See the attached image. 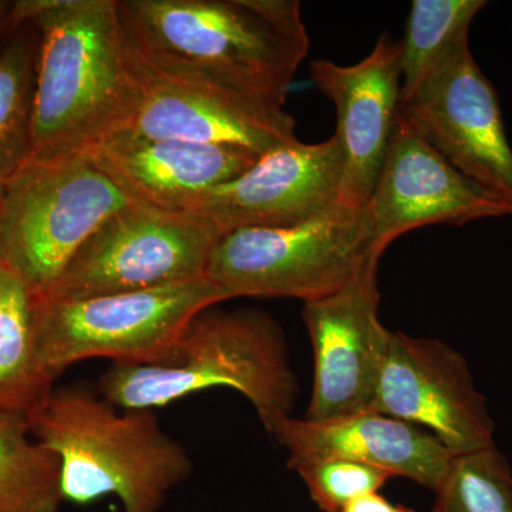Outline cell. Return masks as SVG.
Listing matches in <instances>:
<instances>
[{
	"label": "cell",
	"instance_id": "obj_13",
	"mask_svg": "<svg viewBox=\"0 0 512 512\" xmlns=\"http://www.w3.org/2000/svg\"><path fill=\"white\" fill-rule=\"evenodd\" d=\"M343 161L338 137L272 148L244 174L202 195L190 212L222 234L303 224L340 205Z\"/></svg>",
	"mask_w": 512,
	"mask_h": 512
},
{
	"label": "cell",
	"instance_id": "obj_3",
	"mask_svg": "<svg viewBox=\"0 0 512 512\" xmlns=\"http://www.w3.org/2000/svg\"><path fill=\"white\" fill-rule=\"evenodd\" d=\"M29 429L59 460L63 501L119 498L121 512H157L192 464L151 410H124L89 387H53L28 414Z\"/></svg>",
	"mask_w": 512,
	"mask_h": 512
},
{
	"label": "cell",
	"instance_id": "obj_21",
	"mask_svg": "<svg viewBox=\"0 0 512 512\" xmlns=\"http://www.w3.org/2000/svg\"><path fill=\"white\" fill-rule=\"evenodd\" d=\"M39 33L20 26L0 46V190L32 156V109Z\"/></svg>",
	"mask_w": 512,
	"mask_h": 512
},
{
	"label": "cell",
	"instance_id": "obj_2",
	"mask_svg": "<svg viewBox=\"0 0 512 512\" xmlns=\"http://www.w3.org/2000/svg\"><path fill=\"white\" fill-rule=\"evenodd\" d=\"M39 33L32 158L86 153L126 126L137 79L117 0L13 2L9 33Z\"/></svg>",
	"mask_w": 512,
	"mask_h": 512
},
{
	"label": "cell",
	"instance_id": "obj_16",
	"mask_svg": "<svg viewBox=\"0 0 512 512\" xmlns=\"http://www.w3.org/2000/svg\"><path fill=\"white\" fill-rule=\"evenodd\" d=\"M261 421L289 451L288 467L313 460L353 461L436 493L456 457L427 431L376 410L323 421L269 414Z\"/></svg>",
	"mask_w": 512,
	"mask_h": 512
},
{
	"label": "cell",
	"instance_id": "obj_9",
	"mask_svg": "<svg viewBox=\"0 0 512 512\" xmlns=\"http://www.w3.org/2000/svg\"><path fill=\"white\" fill-rule=\"evenodd\" d=\"M362 214L373 249L382 256L394 239L413 229L507 217L512 208L456 170L397 114Z\"/></svg>",
	"mask_w": 512,
	"mask_h": 512
},
{
	"label": "cell",
	"instance_id": "obj_23",
	"mask_svg": "<svg viewBox=\"0 0 512 512\" xmlns=\"http://www.w3.org/2000/svg\"><path fill=\"white\" fill-rule=\"evenodd\" d=\"M311 498L323 512H340L356 498L379 493L392 474L346 460H313L293 464Z\"/></svg>",
	"mask_w": 512,
	"mask_h": 512
},
{
	"label": "cell",
	"instance_id": "obj_20",
	"mask_svg": "<svg viewBox=\"0 0 512 512\" xmlns=\"http://www.w3.org/2000/svg\"><path fill=\"white\" fill-rule=\"evenodd\" d=\"M59 460L33 440L28 417L0 410V512H57Z\"/></svg>",
	"mask_w": 512,
	"mask_h": 512
},
{
	"label": "cell",
	"instance_id": "obj_8",
	"mask_svg": "<svg viewBox=\"0 0 512 512\" xmlns=\"http://www.w3.org/2000/svg\"><path fill=\"white\" fill-rule=\"evenodd\" d=\"M222 235L194 212L163 211L134 202L107 218L53 288L39 296L77 301L205 278Z\"/></svg>",
	"mask_w": 512,
	"mask_h": 512
},
{
	"label": "cell",
	"instance_id": "obj_26",
	"mask_svg": "<svg viewBox=\"0 0 512 512\" xmlns=\"http://www.w3.org/2000/svg\"><path fill=\"white\" fill-rule=\"evenodd\" d=\"M3 239H5V190H0V265H3Z\"/></svg>",
	"mask_w": 512,
	"mask_h": 512
},
{
	"label": "cell",
	"instance_id": "obj_4",
	"mask_svg": "<svg viewBox=\"0 0 512 512\" xmlns=\"http://www.w3.org/2000/svg\"><path fill=\"white\" fill-rule=\"evenodd\" d=\"M231 387L247 397L259 419L291 414L299 383L281 326L258 309H204L188 323L165 365L113 363L100 393L123 410L164 407L190 394Z\"/></svg>",
	"mask_w": 512,
	"mask_h": 512
},
{
	"label": "cell",
	"instance_id": "obj_22",
	"mask_svg": "<svg viewBox=\"0 0 512 512\" xmlns=\"http://www.w3.org/2000/svg\"><path fill=\"white\" fill-rule=\"evenodd\" d=\"M433 512H512V471L495 444L454 457Z\"/></svg>",
	"mask_w": 512,
	"mask_h": 512
},
{
	"label": "cell",
	"instance_id": "obj_14",
	"mask_svg": "<svg viewBox=\"0 0 512 512\" xmlns=\"http://www.w3.org/2000/svg\"><path fill=\"white\" fill-rule=\"evenodd\" d=\"M131 57L137 101L117 133L239 148L258 157L298 138L296 121L284 106L177 82L148 69L133 50Z\"/></svg>",
	"mask_w": 512,
	"mask_h": 512
},
{
	"label": "cell",
	"instance_id": "obj_17",
	"mask_svg": "<svg viewBox=\"0 0 512 512\" xmlns=\"http://www.w3.org/2000/svg\"><path fill=\"white\" fill-rule=\"evenodd\" d=\"M136 204L190 212L202 195L244 174L258 156L239 148L114 133L86 151Z\"/></svg>",
	"mask_w": 512,
	"mask_h": 512
},
{
	"label": "cell",
	"instance_id": "obj_19",
	"mask_svg": "<svg viewBox=\"0 0 512 512\" xmlns=\"http://www.w3.org/2000/svg\"><path fill=\"white\" fill-rule=\"evenodd\" d=\"M53 387L37 369L32 296L0 265V410L28 414Z\"/></svg>",
	"mask_w": 512,
	"mask_h": 512
},
{
	"label": "cell",
	"instance_id": "obj_15",
	"mask_svg": "<svg viewBox=\"0 0 512 512\" xmlns=\"http://www.w3.org/2000/svg\"><path fill=\"white\" fill-rule=\"evenodd\" d=\"M402 40L383 33L359 63L342 66L330 60L311 63L316 89L333 101L343 171L340 205L365 207L382 168L402 93Z\"/></svg>",
	"mask_w": 512,
	"mask_h": 512
},
{
	"label": "cell",
	"instance_id": "obj_6",
	"mask_svg": "<svg viewBox=\"0 0 512 512\" xmlns=\"http://www.w3.org/2000/svg\"><path fill=\"white\" fill-rule=\"evenodd\" d=\"M362 210L338 207L303 224L237 229L222 235L205 278L225 299L241 296L318 301L379 265Z\"/></svg>",
	"mask_w": 512,
	"mask_h": 512
},
{
	"label": "cell",
	"instance_id": "obj_24",
	"mask_svg": "<svg viewBox=\"0 0 512 512\" xmlns=\"http://www.w3.org/2000/svg\"><path fill=\"white\" fill-rule=\"evenodd\" d=\"M340 512H417L404 505L394 504L379 493L363 495L346 505Z\"/></svg>",
	"mask_w": 512,
	"mask_h": 512
},
{
	"label": "cell",
	"instance_id": "obj_12",
	"mask_svg": "<svg viewBox=\"0 0 512 512\" xmlns=\"http://www.w3.org/2000/svg\"><path fill=\"white\" fill-rule=\"evenodd\" d=\"M377 268L318 301L302 318L313 348V387L305 419H340L373 410L390 330L379 319Z\"/></svg>",
	"mask_w": 512,
	"mask_h": 512
},
{
	"label": "cell",
	"instance_id": "obj_5",
	"mask_svg": "<svg viewBox=\"0 0 512 512\" xmlns=\"http://www.w3.org/2000/svg\"><path fill=\"white\" fill-rule=\"evenodd\" d=\"M224 301L207 278L77 301L36 296L32 323L37 369L55 384L67 367L94 357L124 365H165L188 323Z\"/></svg>",
	"mask_w": 512,
	"mask_h": 512
},
{
	"label": "cell",
	"instance_id": "obj_25",
	"mask_svg": "<svg viewBox=\"0 0 512 512\" xmlns=\"http://www.w3.org/2000/svg\"><path fill=\"white\" fill-rule=\"evenodd\" d=\"M12 3L0 0V40H5V37L9 35V15Z\"/></svg>",
	"mask_w": 512,
	"mask_h": 512
},
{
	"label": "cell",
	"instance_id": "obj_11",
	"mask_svg": "<svg viewBox=\"0 0 512 512\" xmlns=\"http://www.w3.org/2000/svg\"><path fill=\"white\" fill-rule=\"evenodd\" d=\"M399 114L456 170L512 208V148L503 111L470 43L400 103Z\"/></svg>",
	"mask_w": 512,
	"mask_h": 512
},
{
	"label": "cell",
	"instance_id": "obj_18",
	"mask_svg": "<svg viewBox=\"0 0 512 512\" xmlns=\"http://www.w3.org/2000/svg\"><path fill=\"white\" fill-rule=\"evenodd\" d=\"M484 0H413L402 39L400 103L412 99L461 47Z\"/></svg>",
	"mask_w": 512,
	"mask_h": 512
},
{
	"label": "cell",
	"instance_id": "obj_1",
	"mask_svg": "<svg viewBox=\"0 0 512 512\" xmlns=\"http://www.w3.org/2000/svg\"><path fill=\"white\" fill-rule=\"evenodd\" d=\"M117 9L148 69L276 106L309 52L298 0H117Z\"/></svg>",
	"mask_w": 512,
	"mask_h": 512
},
{
	"label": "cell",
	"instance_id": "obj_10",
	"mask_svg": "<svg viewBox=\"0 0 512 512\" xmlns=\"http://www.w3.org/2000/svg\"><path fill=\"white\" fill-rule=\"evenodd\" d=\"M373 410L424 427L454 456L494 446L466 357L441 340L390 333Z\"/></svg>",
	"mask_w": 512,
	"mask_h": 512
},
{
	"label": "cell",
	"instance_id": "obj_7",
	"mask_svg": "<svg viewBox=\"0 0 512 512\" xmlns=\"http://www.w3.org/2000/svg\"><path fill=\"white\" fill-rule=\"evenodd\" d=\"M131 204L87 153L30 157L5 187L3 265L30 296L43 295L103 222Z\"/></svg>",
	"mask_w": 512,
	"mask_h": 512
}]
</instances>
